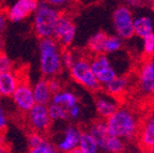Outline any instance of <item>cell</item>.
I'll return each instance as SVG.
<instances>
[{
	"label": "cell",
	"instance_id": "277c9868",
	"mask_svg": "<svg viewBox=\"0 0 154 153\" xmlns=\"http://www.w3.org/2000/svg\"><path fill=\"white\" fill-rule=\"evenodd\" d=\"M70 75L76 83L90 91H97L102 87L94 75L90 61L86 58H77L74 64L69 69Z\"/></svg>",
	"mask_w": 154,
	"mask_h": 153
},
{
	"label": "cell",
	"instance_id": "1f68e13d",
	"mask_svg": "<svg viewBox=\"0 0 154 153\" xmlns=\"http://www.w3.org/2000/svg\"><path fill=\"white\" fill-rule=\"evenodd\" d=\"M48 3H51V5L58 8V9H61V8H65L67 5H70L71 2L73 0H45Z\"/></svg>",
	"mask_w": 154,
	"mask_h": 153
},
{
	"label": "cell",
	"instance_id": "f1b7e54d",
	"mask_svg": "<svg viewBox=\"0 0 154 153\" xmlns=\"http://www.w3.org/2000/svg\"><path fill=\"white\" fill-rule=\"evenodd\" d=\"M13 62L5 54L0 53V73L12 71Z\"/></svg>",
	"mask_w": 154,
	"mask_h": 153
},
{
	"label": "cell",
	"instance_id": "74e56055",
	"mask_svg": "<svg viewBox=\"0 0 154 153\" xmlns=\"http://www.w3.org/2000/svg\"><path fill=\"white\" fill-rule=\"evenodd\" d=\"M153 56H154V55H153Z\"/></svg>",
	"mask_w": 154,
	"mask_h": 153
},
{
	"label": "cell",
	"instance_id": "cb8c5ba5",
	"mask_svg": "<svg viewBox=\"0 0 154 153\" xmlns=\"http://www.w3.org/2000/svg\"><path fill=\"white\" fill-rule=\"evenodd\" d=\"M47 107L51 121H65L69 119V109L64 106L51 102Z\"/></svg>",
	"mask_w": 154,
	"mask_h": 153
},
{
	"label": "cell",
	"instance_id": "83f0119b",
	"mask_svg": "<svg viewBox=\"0 0 154 153\" xmlns=\"http://www.w3.org/2000/svg\"><path fill=\"white\" fill-rule=\"evenodd\" d=\"M61 59H62V65L65 69H70L74 62L77 60V57L74 55L73 52L71 50H65L62 53V56H61Z\"/></svg>",
	"mask_w": 154,
	"mask_h": 153
},
{
	"label": "cell",
	"instance_id": "d590c367",
	"mask_svg": "<svg viewBox=\"0 0 154 153\" xmlns=\"http://www.w3.org/2000/svg\"><path fill=\"white\" fill-rule=\"evenodd\" d=\"M2 47H3V42H2V39H1V36H0V53L2 50Z\"/></svg>",
	"mask_w": 154,
	"mask_h": 153
},
{
	"label": "cell",
	"instance_id": "8d00e7d4",
	"mask_svg": "<svg viewBox=\"0 0 154 153\" xmlns=\"http://www.w3.org/2000/svg\"><path fill=\"white\" fill-rule=\"evenodd\" d=\"M148 151H149V152H151V153H154V145H153V146L150 147L149 150H148Z\"/></svg>",
	"mask_w": 154,
	"mask_h": 153
},
{
	"label": "cell",
	"instance_id": "ba28073f",
	"mask_svg": "<svg viewBox=\"0 0 154 153\" xmlns=\"http://www.w3.org/2000/svg\"><path fill=\"white\" fill-rule=\"evenodd\" d=\"M138 88L144 95L154 93V56L148 57L138 70Z\"/></svg>",
	"mask_w": 154,
	"mask_h": 153
},
{
	"label": "cell",
	"instance_id": "ffe728a7",
	"mask_svg": "<svg viewBox=\"0 0 154 153\" xmlns=\"http://www.w3.org/2000/svg\"><path fill=\"white\" fill-rule=\"evenodd\" d=\"M128 79L124 76H117L110 80L109 83H107L106 85H104L105 91L108 94L116 98L121 96L125 91L128 90Z\"/></svg>",
	"mask_w": 154,
	"mask_h": 153
},
{
	"label": "cell",
	"instance_id": "2e32d148",
	"mask_svg": "<svg viewBox=\"0 0 154 153\" xmlns=\"http://www.w3.org/2000/svg\"><path fill=\"white\" fill-rule=\"evenodd\" d=\"M19 81V77L13 71L0 73V96H12Z\"/></svg>",
	"mask_w": 154,
	"mask_h": 153
},
{
	"label": "cell",
	"instance_id": "e0dca14e",
	"mask_svg": "<svg viewBox=\"0 0 154 153\" xmlns=\"http://www.w3.org/2000/svg\"><path fill=\"white\" fill-rule=\"evenodd\" d=\"M33 90L34 100L36 104H43V105H48L51 103L53 92L49 88L47 79H40L32 86Z\"/></svg>",
	"mask_w": 154,
	"mask_h": 153
},
{
	"label": "cell",
	"instance_id": "8992f818",
	"mask_svg": "<svg viewBox=\"0 0 154 153\" xmlns=\"http://www.w3.org/2000/svg\"><path fill=\"white\" fill-rule=\"evenodd\" d=\"M76 36V26L72 18L66 14H60L54 29L53 38L62 47H69Z\"/></svg>",
	"mask_w": 154,
	"mask_h": 153
},
{
	"label": "cell",
	"instance_id": "44dd1931",
	"mask_svg": "<svg viewBox=\"0 0 154 153\" xmlns=\"http://www.w3.org/2000/svg\"><path fill=\"white\" fill-rule=\"evenodd\" d=\"M51 102V103L62 105L69 109V108L72 107V106L78 104V96H77L74 92H72V91L60 90L53 94Z\"/></svg>",
	"mask_w": 154,
	"mask_h": 153
},
{
	"label": "cell",
	"instance_id": "d4e9b609",
	"mask_svg": "<svg viewBox=\"0 0 154 153\" xmlns=\"http://www.w3.org/2000/svg\"><path fill=\"white\" fill-rule=\"evenodd\" d=\"M125 150V142L122 138L116 136H110L107 138L105 142V146L103 148L104 152H110V153H120Z\"/></svg>",
	"mask_w": 154,
	"mask_h": 153
},
{
	"label": "cell",
	"instance_id": "e575fe53",
	"mask_svg": "<svg viewBox=\"0 0 154 153\" xmlns=\"http://www.w3.org/2000/svg\"><path fill=\"white\" fill-rule=\"evenodd\" d=\"M124 2L130 8L131 7L136 8V7H139V5H142L143 2H147V0H124Z\"/></svg>",
	"mask_w": 154,
	"mask_h": 153
},
{
	"label": "cell",
	"instance_id": "52a82bcc",
	"mask_svg": "<svg viewBox=\"0 0 154 153\" xmlns=\"http://www.w3.org/2000/svg\"><path fill=\"white\" fill-rule=\"evenodd\" d=\"M90 64H91V69L94 75L102 86L112 80L117 76V71L112 67L109 58L105 54L94 55V57L90 61Z\"/></svg>",
	"mask_w": 154,
	"mask_h": 153
},
{
	"label": "cell",
	"instance_id": "603a6c76",
	"mask_svg": "<svg viewBox=\"0 0 154 153\" xmlns=\"http://www.w3.org/2000/svg\"><path fill=\"white\" fill-rule=\"evenodd\" d=\"M78 150L80 153H96L100 151L97 142L94 139V137L88 132H82L79 139V144H78Z\"/></svg>",
	"mask_w": 154,
	"mask_h": 153
},
{
	"label": "cell",
	"instance_id": "836d02e7",
	"mask_svg": "<svg viewBox=\"0 0 154 153\" xmlns=\"http://www.w3.org/2000/svg\"><path fill=\"white\" fill-rule=\"evenodd\" d=\"M8 124V120H7V116H5V113L3 108L0 106V131L5 129Z\"/></svg>",
	"mask_w": 154,
	"mask_h": 153
},
{
	"label": "cell",
	"instance_id": "ac0fdd59",
	"mask_svg": "<svg viewBox=\"0 0 154 153\" xmlns=\"http://www.w3.org/2000/svg\"><path fill=\"white\" fill-rule=\"evenodd\" d=\"M153 20L147 15H140L134 18V34L142 39L154 32Z\"/></svg>",
	"mask_w": 154,
	"mask_h": 153
},
{
	"label": "cell",
	"instance_id": "3957f363",
	"mask_svg": "<svg viewBox=\"0 0 154 153\" xmlns=\"http://www.w3.org/2000/svg\"><path fill=\"white\" fill-rule=\"evenodd\" d=\"M60 14L59 9L48 3L47 1L40 2L33 17L34 33L40 39L53 36L54 29Z\"/></svg>",
	"mask_w": 154,
	"mask_h": 153
},
{
	"label": "cell",
	"instance_id": "6da1fadb",
	"mask_svg": "<svg viewBox=\"0 0 154 153\" xmlns=\"http://www.w3.org/2000/svg\"><path fill=\"white\" fill-rule=\"evenodd\" d=\"M106 125L109 134L122 138L123 140L136 138L140 129L139 120L136 114L125 107H119L110 117L107 118Z\"/></svg>",
	"mask_w": 154,
	"mask_h": 153
},
{
	"label": "cell",
	"instance_id": "7402d4cb",
	"mask_svg": "<svg viewBox=\"0 0 154 153\" xmlns=\"http://www.w3.org/2000/svg\"><path fill=\"white\" fill-rule=\"evenodd\" d=\"M106 38H107V34L104 31H99L90 36L87 43V47L90 50V53H92L93 55L103 54Z\"/></svg>",
	"mask_w": 154,
	"mask_h": 153
},
{
	"label": "cell",
	"instance_id": "9c48e42d",
	"mask_svg": "<svg viewBox=\"0 0 154 153\" xmlns=\"http://www.w3.org/2000/svg\"><path fill=\"white\" fill-rule=\"evenodd\" d=\"M27 120L33 131L46 132L51 126V119L49 117L47 105L35 104L31 109L27 113Z\"/></svg>",
	"mask_w": 154,
	"mask_h": 153
},
{
	"label": "cell",
	"instance_id": "484cf974",
	"mask_svg": "<svg viewBox=\"0 0 154 153\" xmlns=\"http://www.w3.org/2000/svg\"><path fill=\"white\" fill-rule=\"evenodd\" d=\"M123 39L119 36H108L105 41V46H104V53L105 54H115L122 48L123 46Z\"/></svg>",
	"mask_w": 154,
	"mask_h": 153
},
{
	"label": "cell",
	"instance_id": "8fae6325",
	"mask_svg": "<svg viewBox=\"0 0 154 153\" xmlns=\"http://www.w3.org/2000/svg\"><path fill=\"white\" fill-rule=\"evenodd\" d=\"M38 5H40L38 0H16L8 9V18L12 23L23 22L31 14H34Z\"/></svg>",
	"mask_w": 154,
	"mask_h": 153
},
{
	"label": "cell",
	"instance_id": "4fadbf2b",
	"mask_svg": "<svg viewBox=\"0 0 154 153\" xmlns=\"http://www.w3.org/2000/svg\"><path fill=\"white\" fill-rule=\"evenodd\" d=\"M28 148L31 153H55L56 146L48 140L42 132H32L28 136Z\"/></svg>",
	"mask_w": 154,
	"mask_h": 153
},
{
	"label": "cell",
	"instance_id": "4dcf8cb0",
	"mask_svg": "<svg viewBox=\"0 0 154 153\" xmlns=\"http://www.w3.org/2000/svg\"><path fill=\"white\" fill-rule=\"evenodd\" d=\"M48 84H49V88H51L53 94L62 90V85H61L60 80L55 78V77H51V79H48Z\"/></svg>",
	"mask_w": 154,
	"mask_h": 153
},
{
	"label": "cell",
	"instance_id": "d6986e66",
	"mask_svg": "<svg viewBox=\"0 0 154 153\" xmlns=\"http://www.w3.org/2000/svg\"><path fill=\"white\" fill-rule=\"evenodd\" d=\"M89 133L96 140L100 151H103L106 140L110 136L108 129H107V125H106V122H103V121L94 122L93 124L89 127Z\"/></svg>",
	"mask_w": 154,
	"mask_h": 153
},
{
	"label": "cell",
	"instance_id": "7c38bea8",
	"mask_svg": "<svg viewBox=\"0 0 154 153\" xmlns=\"http://www.w3.org/2000/svg\"><path fill=\"white\" fill-rule=\"evenodd\" d=\"M80 135H82V131L77 126H75V125L66 126L63 131L60 139L58 140L57 145H56L57 151L64 153H73L75 149L78 148Z\"/></svg>",
	"mask_w": 154,
	"mask_h": 153
},
{
	"label": "cell",
	"instance_id": "9a60e30c",
	"mask_svg": "<svg viewBox=\"0 0 154 153\" xmlns=\"http://www.w3.org/2000/svg\"><path fill=\"white\" fill-rule=\"evenodd\" d=\"M139 145L143 150H149L154 145V115L149 117L143 124L140 126L138 133Z\"/></svg>",
	"mask_w": 154,
	"mask_h": 153
},
{
	"label": "cell",
	"instance_id": "4316f807",
	"mask_svg": "<svg viewBox=\"0 0 154 153\" xmlns=\"http://www.w3.org/2000/svg\"><path fill=\"white\" fill-rule=\"evenodd\" d=\"M142 40V52L146 57H152L154 55V32L144 36Z\"/></svg>",
	"mask_w": 154,
	"mask_h": 153
},
{
	"label": "cell",
	"instance_id": "f546056e",
	"mask_svg": "<svg viewBox=\"0 0 154 153\" xmlns=\"http://www.w3.org/2000/svg\"><path fill=\"white\" fill-rule=\"evenodd\" d=\"M80 115H82V108H80L79 104H76L69 108V119L77 120L79 119Z\"/></svg>",
	"mask_w": 154,
	"mask_h": 153
},
{
	"label": "cell",
	"instance_id": "5bb4252c",
	"mask_svg": "<svg viewBox=\"0 0 154 153\" xmlns=\"http://www.w3.org/2000/svg\"><path fill=\"white\" fill-rule=\"evenodd\" d=\"M95 108L100 117L107 119L119 108V102L116 96L108 93L101 94L95 100Z\"/></svg>",
	"mask_w": 154,
	"mask_h": 153
},
{
	"label": "cell",
	"instance_id": "30bf717a",
	"mask_svg": "<svg viewBox=\"0 0 154 153\" xmlns=\"http://www.w3.org/2000/svg\"><path fill=\"white\" fill-rule=\"evenodd\" d=\"M11 98H12L15 106L23 113H28L36 104L35 100H34L32 86H30L25 80L19 81L18 86L16 87Z\"/></svg>",
	"mask_w": 154,
	"mask_h": 153
},
{
	"label": "cell",
	"instance_id": "d6a6232c",
	"mask_svg": "<svg viewBox=\"0 0 154 153\" xmlns=\"http://www.w3.org/2000/svg\"><path fill=\"white\" fill-rule=\"evenodd\" d=\"M8 14L7 12L2 11V10H0V34L2 33L3 31L5 30L7 28V24H8Z\"/></svg>",
	"mask_w": 154,
	"mask_h": 153
},
{
	"label": "cell",
	"instance_id": "7a4b0ae2",
	"mask_svg": "<svg viewBox=\"0 0 154 153\" xmlns=\"http://www.w3.org/2000/svg\"><path fill=\"white\" fill-rule=\"evenodd\" d=\"M40 71L46 78L55 77L62 70L61 46L53 38H42L38 42Z\"/></svg>",
	"mask_w": 154,
	"mask_h": 153
},
{
	"label": "cell",
	"instance_id": "5b68a950",
	"mask_svg": "<svg viewBox=\"0 0 154 153\" xmlns=\"http://www.w3.org/2000/svg\"><path fill=\"white\" fill-rule=\"evenodd\" d=\"M134 15L128 5H120L113 11L112 25L116 34L123 40H130L134 34Z\"/></svg>",
	"mask_w": 154,
	"mask_h": 153
}]
</instances>
